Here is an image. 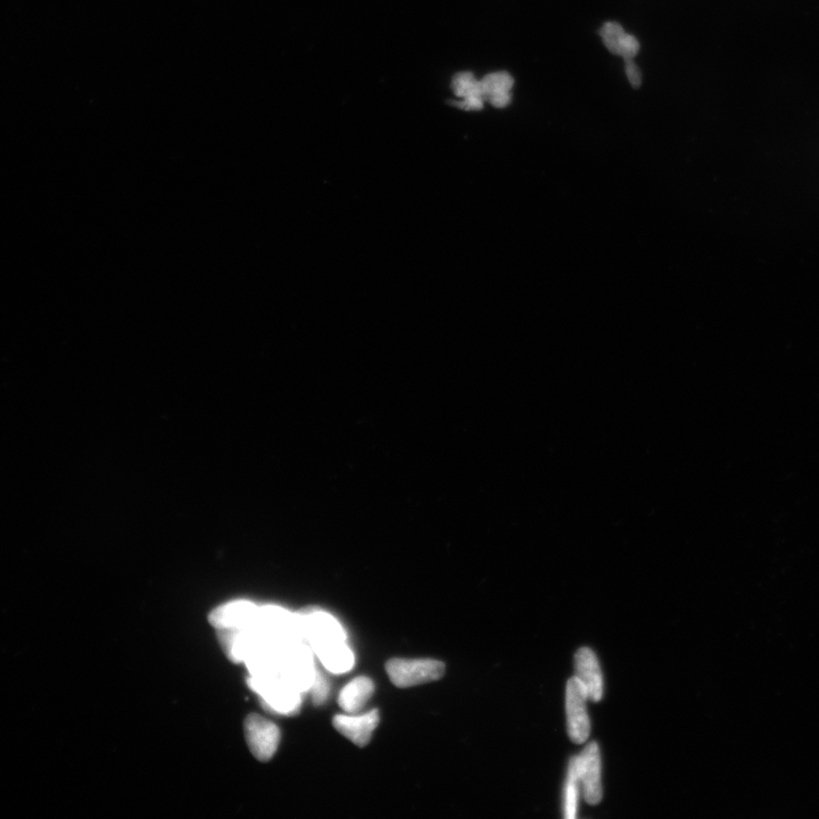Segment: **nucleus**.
<instances>
[{
  "mask_svg": "<svg viewBox=\"0 0 819 819\" xmlns=\"http://www.w3.org/2000/svg\"><path fill=\"white\" fill-rule=\"evenodd\" d=\"M279 673L302 693L309 692L317 672L313 651L304 642L283 645L278 652Z\"/></svg>",
  "mask_w": 819,
  "mask_h": 819,
  "instance_id": "nucleus-1",
  "label": "nucleus"
},
{
  "mask_svg": "<svg viewBox=\"0 0 819 819\" xmlns=\"http://www.w3.org/2000/svg\"><path fill=\"white\" fill-rule=\"evenodd\" d=\"M250 688L259 694L263 706L278 714L291 715L299 710L302 692L281 675L248 678Z\"/></svg>",
  "mask_w": 819,
  "mask_h": 819,
  "instance_id": "nucleus-2",
  "label": "nucleus"
},
{
  "mask_svg": "<svg viewBox=\"0 0 819 819\" xmlns=\"http://www.w3.org/2000/svg\"><path fill=\"white\" fill-rule=\"evenodd\" d=\"M386 672L397 688L405 689L440 680L445 666L433 659H392L386 665Z\"/></svg>",
  "mask_w": 819,
  "mask_h": 819,
  "instance_id": "nucleus-3",
  "label": "nucleus"
},
{
  "mask_svg": "<svg viewBox=\"0 0 819 819\" xmlns=\"http://www.w3.org/2000/svg\"><path fill=\"white\" fill-rule=\"evenodd\" d=\"M303 642L314 652L325 645L346 641L341 624L327 612L310 609L300 612Z\"/></svg>",
  "mask_w": 819,
  "mask_h": 819,
  "instance_id": "nucleus-4",
  "label": "nucleus"
},
{
  "mask_svg": "<svg viewBox=\"0 0 819 819\" xmlns=\"http://www.w3.org/2000/svg\"><path fill=\"white\" fill-rule=\"evenodd\" d=\"M585 689L578 678L567 683L566 710L569 738L576 744L584 743L590 736V718L587 715Z\"/></svg>",
  "mask_w": 819,
  "mask_h": 819,
  "instance_id": "nucleus-5",
  "label": "nucleus"
},
{
  "mask_svg": "<svg viewBox=\"0 0 819 819\" xmlns=\"http://www.w3.org/2000/svg\"><path fill=\"white\" fill-rule=\"evenodd\" d=\"M248 747L256 759L268 761L275 756L279 746V728L260 715L252 714L245 721Z\"/></svg>",
  "mask_w": 819,
  "mask_h": 819,
  "instance_id": "nucleus-6",
  "label": "nucleus"
},
{
  "mask_svg": "<svg viewBox=\"0 0 819 819\" xmlns=\"http://www.w3.org/2000/svg\"><path fill=\"white\" fill-rule=\"evenodd\" d=\"M578 759L579 785L587 804L598 805L602 799L601 756L598 744L587 746Z\"/></svg>",
  "mask_w": 819,
  "mask_h": 819,
  "instance_id": "nucleus-7",
  "label": "nucleus"
},
{
  "mask_svg": "<svg viewBox=\"0 0 819 819\" xmlns=\"http://www.w3.org/2000/svg\"><path fill=\"white\" fill-rule=\"evenodd\" d=\"M258 611L250 601L229 602L212 611L210 623L217 630H243L254 625Z\"/></svg>",
  "mask_w": 819,
  "mask_h": 819,
  "instance_id": "nucleus-8",
  "label": "nucleus"
},
{
  "mask_svg": "<svg viewBox=\"0 0 819 819\" xmlns=\"http://www.w3.org/2000/svg\"><path fill=\"white\" fill-rule=\"evenodd\" d=\"M333 724L337 732L363 748L368 746L379 724V713L377 710H372L361 716L338 715L334 717Z\"/></svg>",
  "mask_w": 819,
  "mask_h": 819,
  "instance_id": "nucleus-9",
  "label": "nucleus"
},
{
  "mask_svg": "<svg viewBox=\"0 0 819 819\" xmlns=\"http://www.w3.org/2000/svg\"><path fill=\"white\" fill-rule=\"evenodd\" d=\"M576 673L585 689L587 699L598 702L603 697V678L599 661L589 648H581L575 656Z\"/></svg>",
  "mask_w": 819,
  "mask_h": 819,
  "instance_id": "nucleus-10",
  "label": "nucleus"
},
{
  "mask_svg": "<svg viewBox=\"0 0 819 819\" xmlns=\"http://www.w3.org/2000/svg\"><path fill=\"white\" fill-rule=\"evenodd\" d=\"M375 685L370 678L360 676L354 678L339 694V707L347 714L358 713L374 694Z\"/></svg>",
  "mask_w": 819,
  "mask_h": 819,
  "instance_id": "nucleus-11",
  "label": "nucleus"
},
{
  "mask_svg": "<svg viewBox=\"0 0 819 819\" xmlns=\"http://www.w3.org/2000/svg\"><path fill=\"white\" fill-rule=\"evenodd\" d=\"M515 80L508 72L488 74L481 85L485 101L490 102L496 109H504L511 102V89Z\"/></svg>",
  "mask_w": 819,
  "mask_h": 819,
  "instance_id": "nucleus-12",
  "label": "nucleus"
},
{
  "mask_svg": "<svg viewBox=\"0 0 819 819\" xmlns=\"http://www.w3.org/2000/svg\"><path fill=\"white\" fill-rule=\"evenodd\" d=\"M313 653L330 672L336 674L349 672L354 665V655L346 641L325 645Z\"/></svg>",
  "mask_w": 819,
  "mask_h": 819,
  "instance_id": "nucleus-13",
  "label": "nucleus"
},
{
  "mask_svg": "<svg viewBox=\"0 0 819 819\" xmlns=\"http://www.w3.org/2000/svg\"><path fill=\"white\" fill-rule=\"evenodd\" d=\"M579 774L578 759L570 760L564 792V816L567 819L576 818L578 807Z\"/></svg>",
  "mask_w": 819,
  "mask_h": 819,
  "instance_id": "nucleus-14",
  "label": "nucleus"
},
{
  "mask_svg": "<svg viewBox=\"0 0 819 819\" xmlns=\"http://www.w3.org/2000/svg\"><path fill=\"white\" fill-rule=\"evenodd\" d=\"M452 89L454 94L460 98H484L481 81H477L474 74L470 72H461L458 73L457 76H454L452 80Z\"/></svg>",
  "mask_w": 819,
  "mask_h": 819,
  "instance_id": "nucleus-15",
  "label": "nucleus"
},
{
  "mask_svg": "<svg viewBox=\"0 0 819 819\" xmlns=\"http://www.w3.org/2000/svg\"><path fill=\"white\" fill-rule=\"evenodd\" d=\"M625 30L617 22H606L600 29V36L603 44L611 54L620 55V43L625 35Z\"/></svg>",
  "mask_w": 819,
  "mask_h": 819,
  "instance_id": "nucleus-16",
  "label": "nucleus"
},
{
  "mask_svg": "<svg viewBox=\"0 0 819 819\" xmlns=\"http://www.w3.org/2000/svg\"><path fill=\"white\" fill-rule=\"evenodd\" d=\"M312 693V700L314 705L320 706L324 703L328 697L329 693V684L326 680V677L321 673L317 672L316 680H314L311 689Z\"/></svg>",
  "mask_w": 819,
  "mask_h": 819,
  "instance_id": "nucleus-17",
  "label": "nucleus"
},
{
  "mask_svg": "<svg viewBox=\"0 0 819 819\" xmlns=\"http://www.w3.org/2000/svg\"><path fill=\"white\" fill-rule=\"evenodd\" d=\"M640 52V43L634 36L625 33L622 43H620V55L624 61L634 60Z\"/></svg>",
  "mask_w": 819,
  "mask_h": 819,
  "instance_id": "nucleus-18",
  "label": "nucleus"
},
{
  "mask_svg": "<svg viewBox=\"0 0 819 819\" xmlns=\"http://www.w3.org/2000/svg\"><path fill=\"white\" fill-rule=\"evenodd\" d=\"M625 72L631 86L634 89H639L642 86V72L634 60L625 61Z\"/></svg>",
  "mask_w": 819,
  "mask_h": 819,
  "instance_id": "nucleus-19",
  "label": "nucleus"
}]
</instances>
